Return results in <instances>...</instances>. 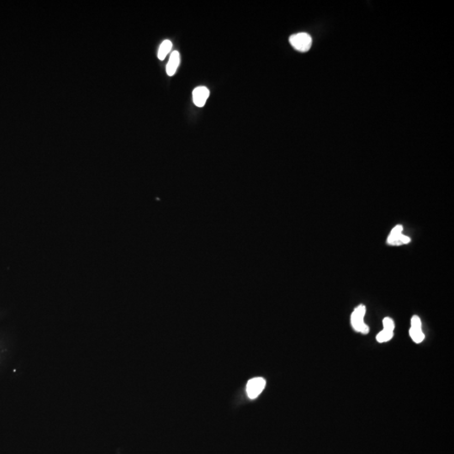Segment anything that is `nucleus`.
Instances as JSON below:
<instances>
[{
  "label": "nucleus",
  "instance_id": "f257e3e1",
  "mask_svg": "<svg viewBox=\"0 0 454 454\" xmlns=\"http://www.w3.org/2000/svg\"><path fill=\"white\" fill-rule=\"evenodd\" d=\"M366 312V308L364 305H359L358 307L356 308L351 317V322L353 326V329L363 334H367L370 331V328L367 325L364 323V316Z\"/></svg>",
  "mask_w": 454,
  "mask_h": 454
},
{
  "label": "nucleus",
  "instance_id": "f03ea898",
  "mask_svg": "<svg viewBox=\"0 0 454 454\" xmlns=\"http://www.w3.org/2000/svg\"><path fill=\"white\" fill-rule=\"evenodd\" d=\"M289 42L297 51L305 52L309 51L312 45V39L310 35L305 32L292 35L289 37Z\"/></svg>",
  "mask_w": 454,
  "mask_h": 454
},
{
  "label": "nucleus",
  "instance_id": "7ed1b4c3",
  "mask_svg": "<svg viewBox=\"0 0 454 454\" xmlns=\"http://www.w3.org/2000/svg\"><path fill=\"white\" fill-rule=\"evenodd\" d=\"M266 386V380L263 378L257 377L250 379L247 384V394L250 399L253 400L263 391Z\"/></svg>",
  "mask_w": 454,
  "mask_h": 454
},
{
  "label": "nucleus",
  "instance_id": "20e7f679",
  "mask_svg": "<svg viewBox=\"0 0 454 454\" xmlns=\"http://www.w3.org/2000/svg\"><path fill=\"white\" fill-rule=\"evenodd\" d=\"M410 336L415 343H420L425 338V335L421 330V322L419 316H414L412 318V328L410 329Z\"/></svg>",
  "mask_w": 454,
  "mask_h": 454
},
{
  "label": "nucleus",
  "instance_id": "39448f33",
  "mask_svg": "<svg viewBox=\"0 0 454 454\" xmlns=\"http://www.w3.org/2000/svg\"><path fill=\"white\" fill-rule=\"evenodd\" d=\"M209 96V89L204 86L195 87L193 91V101L197 107H203Z\"/></svg>",
  "mask_w": 454,
  "mask_h": 454
},
{
  "label": "nucleus",
  "instance_id": "423d86ee",
  "mask_svg": "<svg viewBox=\"0 0 454 454\" xmlns=\"http://www.w3.org/2000/svg\"><path fill=\"white\" fill-rule=\"evenodd\" d=\"M180 63V55L178 51H174L170 56L169 61L166 65V74L168 76H173Z\"/></svg>",
  "mask_w": 454,
  "mask_h": 454
},
{
  "label": "nucleus",
  "instance_id": "0eeeda50",
  "mask_svg": "<svg viewBox=\"0 0 454 454\" xmlns=\"http://www.w3.org/2000/svg\"><path fill=\"white\" fill-rule=\"evenodd\" d=\"M172 47V44L170 41L168 40H166L164 41V42L162 43L160 47H159V50H158V57L159 59L163 60L165 59V57H166V55L169 53Z\"/></svg>",
  "mask_w": 454,
  "mask_h": 454
},
{
  "label": "nucleus",
  "instance_id": "6e6552de",
  "mask_svg": "<svg viewBox=\"0 0 454 454\" xmlns=\"http://www.w3.org/2000/svg\"><path fill=\"white\" fill-rule=\"evenodd\" d=\"M402 231H403L402 226H395V228L393 229L392 232H390V234L388 237L387 243L390 244V245H395V243L398 240V238L402 234Z\"/></svg>",
  "mask_w": 454,
  "mask_h": 454
},
{
  "label": "nucleus",
  "instance_id": "1a4fd4ad",
  "mask_svg": "<svg viewBox=\"0 0 454 454\" xmlns=\"http://www.w3.org/2000/svg\"><path fill=\"white\" fill-rule=\"evenodd\" d=\"M394 336V331H390V330H381L380 332L378 333L377 336H376V339L378 342H386V341H389V340H391Z\"/></svg>",
  "mask_w": 454,
  "mask_h": 454
},
{
  "label": "nucleus",
  "instance_id": "9d476101",
  "mask_svg": "<svg viewBox=\"0 0 454 454\" xmlns=\"http://www.w3.org/2000/svg\"><path fill=\"white\" fill-rule=\"evenodd\" d=\"M383 326H384V330H390V331H394V329H395V323L393 322V320L389 317H385L384 320H383Z\"/></svg>",
  "mask_w": 454,
  "mask_h": 454
},
{
  "label": "nucleus",
  "instance_id": "9b49d317",
  "mask_svg": "<svg viewBox=\"0 0 454 454\" xmlns=\"http://www.w3.org/2000/svg\"><path fill=\"white\" fill-rule=\"evenodd\" d=\"M410 242H411V239H410L409 237H406V236H404V235L401 234V236L399 237V238H398V240L396 241L395 245L407 244V243H409Z\"/></svg>",
  "mask_w": 454,
  "mask_h": 454
}]
</instances>
